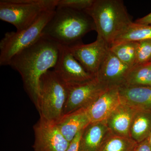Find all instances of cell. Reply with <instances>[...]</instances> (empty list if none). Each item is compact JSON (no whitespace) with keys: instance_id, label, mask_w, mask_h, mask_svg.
Listing matches in <instances>:
<instances>
[{"instance_id":"2e32d148","label":"cell","mask_w":151,"mask_h":151,"mask_svg":"<svg viewBox=\"0 0 151 151\" xmlns=\"http://www.w3.org/2000/svg\"><path fill=\"white\" fill-rule=\"evenodd\" d=\"M91 123L86 108H82L64 115L56 124L63 137L70 143Z\"/></svg>"},{"instance_id":"7c38bea8","label":"cell","mask_w":151,"mask_h":151,"mask_svg":"<svg viewBox=\"0 0 151 151\" xmlns=\"http://www.w3.org/2000/svg\"><path fill=\"white\" fill-rule=\"evenodd\" d=\"M122 103L119 87L108 88L87 108L91 123L105 121Z\"/></svg>"},{"instance_id":"9c48e42d","label":"cell","mask_w":151,"mask_h":151,"mask_svg":"<svg viewBox=\"0 0 151 151\" xmlns=\"http://www.w3.org/2000/svg\"><path fill=\"white\" fill-rule=\"evenodd\" d=\"M53 68L57 76L67 84L85 82L96 76L86 71L67 47L60 45L58 58Z\"/></svg>"},{"instance_id":"484cf974","label":"cell","mask_w":151,"mask_h":151,"mask_svg":"<svg viewBox=\"0 0 151 151\" xmlns=\"http://www.w3.org/2000/svg\"><path fill=\"white\" fill-rule=\"evenodd\" d=\"M134 22L138 24L151 26V12L142 18L136 20Z\"/></svg>"},{"instance_id":"603a6c76","label":"cell","mask_w":151,"mask_h":151,"mask_svg":"<svg viewBox=\"0 0 151 151\" xmlns=\"http://www.w3.org/2000/svg\"><path fill=\"white\" fill-rule=\"evenodd\" d=\"M151 61V39L139 42L135 65ZM134 65V66H135Z\"/></svg>"},{"instance_id":"ac0fdd59","label":"cell","mask_w":151,"mask_h":151,"mask_svg":"<svg viewBox=\"0 0 151 151\" xmlns=\"http://www.w3.org/2000/svg\"><path fill=\"white\" fill-rule=\"evenodd\" d=\"M151 39V26L132 22L115 40L111 46L126 42H140Z\"/></svg>"},{"instance_id":"cb8c5ba5","label":"cell","mask_w":151,"mask_h":151,"mask_svg":"<svg viewBox=\"0 0 151 151\" xmlns=\"http://www.w3.org/2000/svg\"><path fill=\"white\" fill-rule=\"evenodd\" d=\"M83 131L79 132L76 135L73 141L70 142V145H69V147H68L66 151H78L79 142H80V139H81Z\"/></svg>"},{"instance_id":"5b68a950","label":"cell","mask_w":151,"mask_h":151,"mask_svg":"<svg viewBox=\"0 0 151 151\" xmlns=\"http://www.w3.org/2000/svg\"><path fill=\"white\" fill-rule=\"evenodd\" d=\"M58 0H1L0 19L17 31L27 28L46 11L56 9Z\"/></svg>"},{"instance_id":"277c9868","label":"cell","mask_w":151,"mask_h":151,"mask_svg":"<svg viewBox=\"0 0 151 151\" xmlns=\"http://www.w3.org/2000/svg\"><path fill=\"white\" fill-rule=\"evenodd\" d=\"M68 96L67 84L49 70L40 78L37 108L40 118L56 124L63 116Z\"/></svg>"},{"instance_id":"44dd1931","label":"cell","mask_w":151,"mask_h":151,"mask_svg":"<svg viewBox=\"0 0 151 151\" xmlns=\"http://www.w3.org/2000/svg\"><path fill=\"white\" fill-rule=\"evenodd\" d=\"M137 145V143L131 138L116 136L111 133L99 151H132Z\"/></svg>"},{"instance_id":"ba28073f","label":"cell","mask_w":151,"mask_h":151,"mask_svg":"<svg viewBox=\"0 0 151 151\" xmlns=\"http://www.w3.org/2000/svg\"><path fill=\"white\" fill-rule=\"evenodd\" d=\"M33 130L35 151H66L70 145L55 123L40 117Z\"/></svg>"},{"instance_id":"5bb4252c","label":"cell","mask_w":151,"mask_h":151,"mask_svg":"<svg viewBox=\"0 0 151 151\" xmlns=\"http://www.w3.org/2000/svg\"><path fill=\"white\" fill-rule=\"evenodd\" d=\"M111 134L105 121L90 123L83 130L78 151H99Z\"/></svg>"},{"instance_id":"30bf717a","label":"cell","mask_w":151,"mask_h":151,"mask_svg":"<svg viewBox=\"0 0 151 151\" xmlns=\"http://www.w3.org/2000/svg\"><path fill=\"white\" fill-rule=\"evenodd\" d=\"M67 47L86 71L94 76L110 49L103 40L98 37L91 43L84 44L82 42Z\"/></svg>"},{"instance_id":"83f0119b","label":"cell","mask_w":151,"mask_h":151,"mask_svg":"<svg viewBox=\"0 0 151 151\" xmlns=\"http://www.w3.org/2000/svg\"><path fill=\"white\" fill-rule=\"evenodd\" d=\"M134 151V150H132V151Z\"/></svg>"},{"instance_id":"7402d4cb","label":"cell","mask_w":151,"mask_h":151,"mask_svg":"<svg viewBox=\"0 0 151 151\" xmlns=\"http://www.w3.org/2000/svg\"><path fill=\"white\" fill-rule=\"evenodd\" d=\"M94 0H58L56 8H65L79 11L89 8Z\"/></svg>"},{"instance_id":"9a60e30c","label":"cell","mask_w":151,"mask_h":151,"mask_svg":"<svg viewBox=\"0 0 151 151\" xmlns=\"http://www.w3.org/2000/svg\"><path fill=\"white\" fill-rule=\"evenodd\" d=\"M137 110L121 103L105 121L113 134L130 138V129L133 118Z\"/></svg>"},{"instance_id":"3957f363","label":"cell","mask_w":151,"mask_h":151,"mask_svg":"<svg viewBox=\"0 0 151 151\" xmlns=\"http://www.w3.org/2000/svg\"><path fill=\"white\" fill-rule=\"evenodd\" d=\"M84 12L94 21L97 37L103 40L110 48L133 22L121 0H94Z\"/></svg>"},{"instance_id":"8992f818","label":"cell","mask_w":151,"mask_h":151,"mask_svg":"<svg viewBox=\"0 0 151 151\" xmlns=\"http://www.w3.org/2000/svg\"><path fill=\"white\" fill-rule=\"evenodd\" d=\"M55 9L44 12L27 28L5 34L0 42L1 66L9 65L16 55L32 45L41 37L44 28L54 15Z\"/></svg>"},{"instance_id":"ffe728a7","label":"cell","mask_w":151,"mask_h":151,"mask_svg":"<svg viewBox=\"0 0 151 151\" xmlns=\"http://www.w3.org/2000/svg\"><path fill=\"white\" fill-rule=\"evenodd\" d=\"M124 85H151V61L132 67Z\"/></svg>"},{"instance_id":"d4e9b609","label":"cell","mask_w":151,"mask_h":151,"mask_svg":"<svg viewBox=\"0 0 151 151\" xmlns=\"http://www.w3.org/2000/svg\"><path fill=\"white\" fill-rule=\"evenodd\" d=\"M134 151H151V146L147 138L142 142L138 143Z\"/></svg>"},{"instance_id":"52a82bcc","label":"cell","mask_w":151,"mask_h":151,"mask_svg":"<svg viewBox=\"0 0 151 151\" xmlns=\"http://www.w3.org/2000/svg\"><path fill=\"white\" fill-rule=\"evenodd\" d=\"M68 96L63 116L91 105L108 88L95 76L89 81L67 84Z\"/></svg>"},{"instance_id":"8fae6325","label":"cell","mask_w":151,"mask_h":151,"mask_svg":"<svg viewBox=\"0 0 151 151\" xmlns=\"http://www.w3.org/2000/svg\"><path fill=\"white\" fill-rule=\"evenodd\" d=\"M132 67L125 64L109 49L96 77L107 88L124 85Z\"/></svg>"},{"instance_id":"d6986e66","label":"cell","mask_w":151,"mask_h":151,"mask_svg":"<svg viewBox=\"0 0 151 151\" xmlns=\"http://www.w3.org/2000/svg\"><path fill=\"white\" fill-rule=\"evenodd\" d=\"M139 42H126L110 47L113 52L125 64L133 67L136 64Z\"/></svg>"},{"instance_id":"4316f807","label":"cell","mask_w":151,"mask_h":151,"mask_svg":"<svg viewBox=\"0 0 151 151\" xmlns=\"http://www.w3.org/2000/svg\"><path fill=\"white\" fill-rule=\"evenodd\" d=\"M148 140L149 143L151 146V132L150 135H149L148 137L147 138Z\"/></svg>"},{"instance_id":"e0dca14e","label":"cell","mask_w":151,"mask_h":151,"mask_svg":"<svg viewBox=\"0 0 151 151\" xmlns=\"http://www.w3.org/2000/svg\"><path fill=\"white\" fill-rule=\"evenodd\" d=\"M151 132V111L137 110L130 129V138L139 143L148 137Z\"/></svg>"},{"instance_id":"6da1fadb","label":"cell","mask_w":151,"mask_h":151,"mask_svg":"<svg viewBox=\"0 0 151 151\" xmlns=\"http://www.w3.org/2000/svg\"><path fill=\"white\" fill-rule=\"evenodd\" d=\"M59 45L43 36L16 55L10 63L19 73L25 90L37 108L40 82L42 76L56 65Z\"/></svg>"},{"instance_id":"4fadbf2b","label":"cell","mask_w":151,"mask_h":151,"mask_svg":"<svg viewBox=\"0 0 151 151\" xmlns=\"http://www.w3.org/2000/svg\"><path fill=\"white\" fill-rule=\"evenodd\" d=\"M122 103L136 110L151 111V85H122L119 87Z\"/></svg>"},{"instance_id":"7a4b0ae2","label":"cell","mask_w":151,"mask_h":151,"mask_svg":"<svg viewBox=\"0 0 151 151\" xmlns=\"http://www.w3.org/2000/svg\"><path fill=\"white\" fill-rule=\"evenodd\" d=\"M96 30L94 21L84 11L56 8L53 16L47 23L42 35L60 45L73 46L91 31Z\"/></svg>"}]
</instances>
